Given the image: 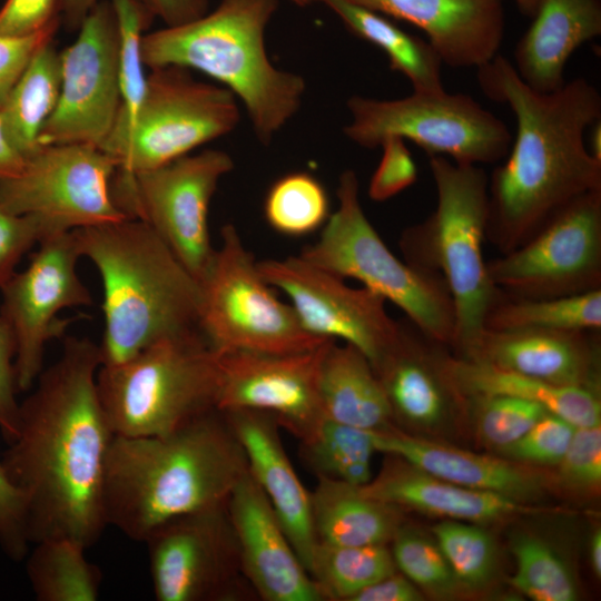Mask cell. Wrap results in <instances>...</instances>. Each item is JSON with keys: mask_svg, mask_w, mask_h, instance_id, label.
<instances>
[{"mask_svg": "<svg viewBox=\"0 0 601 601\" xmlns=\"http://www.w3.org/2000/svg\"><path fill=\"white\" fill-rule=\"evenodd\" d=\"M226 508L244 575L256 597L265 601H325L248 471Z\"/></svg>", "mask_w": 601, "mask_h": 601, "instance_id": "cell-20", "label": "cell"}, {"mask_svg": "<svg viewBox=\"0 0 601 601\" xmlns=\"http://www.w3.org/2000/svg\"><path fill=\"white\" fill-rule=\"evenodd\" d=\"M100 365L98 344L65 336L61 355L20 403L17 436L0 461L23 496L30 544L70 538L88 549L107 526L104 482L115 433L98 395Z\"/></svg>", "mask_w": 601, "mask_h": 601, "instance_id": "cell-1", "label": "cell"}, {"mask_svg": "<svg viewBox=\"0 0 601 601\" xmlns=\"http://www.w3.org/2000/svg\"><path fill=\"white\" fill-rule=\"evenodd\" d=\"M60 23L57 20L27 37L0 36V107L36 51L53 40Z\"/></svg>", "mask_w": 601, "mask_h": 601, "instance_id": "cell-49", "label": "cell"}, {"mask_svg": "<svg viewBox=\"0 0 601 601\" xmlns=\"http://www.w3.org/2000/svg\"><path fill=\"white\" fill-rule=\"evenodd\" d=\"M226 504L171 519L144 540L156 600L256 597L242 569Z\"/></svg>", "mask_w": 601, "mask_h": 601, "instance_id": "cell-15", "label": "cell"}, {"mask_svg": "<svg viewBox=\"0 0 601 601\" xmlns=\"http://www.w3.org/2000/svg\"><path fill=\"white\" fill-rule=\"evenodd\" d=\"M422 30L443 63L479 68L499 55L503 0H349Z\"/></svg>", "mask_w": 601, "mask_h": 601, "instance_id": "cell-22", "label": "cell"}, {"mask_svg": "<svg viewBox=\"0 0 601 601\" xmlns=\"http://www.w3.org/2000/svg\"><path fill=\"white\" fill-rule=\"evenodd\" d=\"M377 452L395 455L452 483L520 502L540 496L545 480L509 461L426 441L395 427L374 432Z\"/></svg>", "mask_w": 601, "mask_h": 601, "instance_id": "cell-26", "label": "cell"}, {"mask_svg": "<svg viewBox=\"0 0 601 601\" xmlns=\"http://www.w3.org/2000/svg\"><path fill=\"white\" fill-rule=\"evenodd\" d=\"M380 147L382 157L367 190L374 201H385L396 196L417 179V168L404 139L388 137Z\"/></svg>", "mask_w": 601, "mask_h": 601, "instance_id": "cell-45", "label": "cell"}, {"mask_svg": "<svg viewBox=\"0 0 601 601\" xmlns=\"http://www.w3.org/2000/svg\"><path fill=\"white\" fill-rule=\"evenodd\" d=\"M420 600H423V598L417 587L396 570L359 591L351 601Z\"/></svg>", "mask_w": 601, "mask_h": 601, "instance_id": "cell-51", "label": "cell"}, {"mask_svg": "<svg viewBox=\"0 0 601 601\" xmlns=\"http://www.w3.org/2000/svg\"><path fill=\"white\" fill-rule=\"evenodd\" d=\"M115 435L170 433L216 408L218 354L200 331L159 341L97 372Z\"/></svg>", "mask_w": 601, "mask_h": 601, "instance_id": "cell-7", "label": "cell"}, {"mask_svg": "<svg viewBox=\"0 0 601 601\" xmlns=\"http://www.w3.org/2000/svg\"><path fill=\"white\" fill-rule=\"evenodd\" d=\"M16 341L9 324L0 316V431L7 443L18 433L20 402L14 371Z\"/></svg>", "mask_w": 601, "mask_h": 601, "instance_id": "cell-48", "label": "cell"}, {"mask_svg": "<svg viewBox=\"0 0 601 601\" xmlns=\"http://www.w3.org/2000/svg\"><path fill=\"white\" fill-rule=\"evenodd\" d=\"M338 206L317 242L299 256L342 278H354L368 290L392 302L430 336L451 346L455 312L444 279L396 257L366 217L354 170L343 171Z\"/></svg>", "mask_w": 601, "mask_h": 601, "instance_id": "cell-8", "label": "cell"}, {"mask_svg": "<svg viewBox=\"0 0 601 601\" xmlns=\"http://www.w3.org/2000/svg\"><path fill=\"white\" fill-rule=\"evenodd\" d=\"M98 1L99 0H61V23L70 32L78 31Z\"/></svg>", "mask_w": 601, "mask_h": 601, "instance_id": "cell-53", "label": "cell"}, {"mask_svg": "<svg viewBox=\"0 0 601 601\" xmlns=\"http://www.w3.org/2000/svg\"><path fill=\"white\" fill-rule=\"evenodd\" d=\"M329 8L356 37L381 49L390 68L402 73L415 92H440L442 60L427 40L401 29L388 17L349 0H315Z\"/></svg>", "mask_w": 601, "mask_h": 601, "instance_id": "cell-31", "label": "cell"}, {"mask_svg": "<svg viewBox=\"0 0 601 601\" xmlns=\"http://www.w3.org/2000/svg\"><path fill=\"white\" fill-rule=\"evenodd\" d=\"M335 339L316 348L288 354L217 351L220 412L252 410L270 415L299 442L324 421L319 372Z\"/></svg>", "mask_w": 601, "mask_h": 601, "instance_id": "cell-18", "label": "cell"}, {"mask_svg": "<svg viewBox=\"0 0 601 601\" xmlns=\"http://www.w3.org/2000/svg\"><path fill=\"white\" fill-rule=\"evenodd\" d=\"M61 0H6L0 9V36L27 37L61 20Z\"/></svg>", "mask_w": 601, "mask_h": 601, "instance_id": "cell-50", "label": "cell"}, {"mask_svg": "<svg viewBox=\"0 0 601 601\" xmlns=\"http://www.w3.org/2000/svg\"><path fill=\"white\" fill-rule=\"evenodd\" d=\"M233 168L229 154L205 149L150 169L117 168L110 191L117 207L149 226L199 283L216 250L208 227L210 201Z\"/></svg>", "mask_w": 601, "mask_h": 601, "instance_id": "cell-12", "label": "cell"}, {"mask_svg": "<svg viewBox=\"0 0 601 601\" xmlns=\"http://www.w3.org/2000/svg\"><path fill=\"white\" fill-rule=\"evenodd\" d=\"M325 417L367 431L393 426L390 404L370 359L357 347L336 341L328 346L319 372Z\"/></svg>", "mask_w": 601, "mask_h": 601, "instance_id": "cell-28", "label": "cell"}, {"mask_svg": "<svg viewBox=\"0 0 601 601\" xmlns=\"http://www.w3.org/2000/svg\"><path fill=\"white\" fill-rule=\"evenodd\" d=\"M26 157L14 147L7 136L0 119V178L18 174Z\"/></svg>", "mask_w": 601, "mask_h": 601, "instance_id": "cell-54", "label": "cell"}, {"mask_svg": "<svg viewBox=\"0 0 601 601\" xmlns=\"http://www.w3.org/2000/svg\"><path fill=\"white\" fill-rule=\"evenodd\" d=\"M589 135V151L598 160L601 161V119L595 121L591 127Z\"/></svg>", "mask_w": 601, "mask_h": 601, "instance_id": "cell-56", "label": "cell"}, {"mask_svg": "<svg viewBox=\"0 0 601 601\" xmlns=\"http://www.w3.org/2000/svg\"><path fill=\"white\" fill-rule=\"evenodd\" d=\"M533 21L513 52V67L533 90L548 93L565 83L569 58L601 35V0H540Z\"/></svg>", "mask_w": 601, "mask_h": 601, "instance_id": "cell-27", "label": "cell"}, {"mask_svg": "<svg viewBox=\"0 0 601 601\" xmlns=\"http://www.w3.org/2000/svg\"><path fill=\"white\" fill-rule=\"evenodd\" d=\"M486 267L493 285L512 297L601 289V189L570 203L522 245L486 262Z\"/></svg>", "mask_w": 601, "mask_h": 601, "instance_id": "cell-14", "label": "cell"}, {"mask_svg": "<svg viewBox=\"0 0 601 601\" xmlns=\"http://www.w3.org/2000/svg\"><path fill=\"white\" fill-rule=\"evenodd\" d=\"M27 267L1 287L0 316L16 341L14 371L19 392L29 391L43 370L48 342L65 337L72 319L59 313L92 305L89 289L77 273L81 257L73 231L45 237Z\"/></svg>", "mask_w": 601, "mask_h": 601, "instance_id": "cell-16", "label": "cell"}, {"mask_svg": "<svg viewBox=\"0 0 601 601\" xmlns=\"http://www.w3.org/2000/svg\"><path fill=\"white\" fill-rule=\"evenodd\" d=\"M52 234L57 233L43 220L12 214L0 205V289L16 273L23 255Z\"/></svg>", "mask_w": 601, "mask_h": 601, "instance_id": "cell-44", "label": "cell"}, {"mask_svg": "<svg viewBox=\"0 0 601 601\" xmlns=\"http://www.w3.org/2000/svg\"><path fill=\"white\" fill-rule=\"evenodd\" d=\"M436 206L423 221L404 229L398 245L406 263L439 274L453 300L451 347L467 358L485 332V318L500 290L483 255L486 239L489 176L479 165L428 156Z\"/></svg>", "mask_w": 601, "mask_h": 601, "instance_id": "cell-6", "label": "cell"}, {"mask_svg": "<svg viewBox=\"0 0 601 601\" xmlns=\"http://www.w3.org/2000/svg\"><path fill=\"white\" fill-rule=\"evenodd\" d=\"M390 543L396 569L418 589L442 598L456 593L461 585L436 542L402 523Z\"/></svg>", "mask_w": 601, "mask_h": 601, "instance_id": "cell-41", "label": "cell"}, {"mask_svg": "<svg viewBox=\"0 0 601 601\" xmlns=\"http://www.w3.org/2000/svg\"><path fill=\"white\" fill-rule=\"evenodd\" d=\"M447 347L407 317L397 319L394 337L372 364L393 423L437 425L466 402L449 373Z\"/></svg>", "mask_w": 601, "mask_h": 601, "instance_id": "cell-21", "label": "cell"}, {"mask_svg": "<svg viewBox=\"0 0 601 601\" xmlns=\"http://www.w3.org/2000/svg\"><path fill=\"white\" fill-rule=\"evenodd\" d=\"M600 331H485L465 359L555 385L599 392Z\"/></svg>", "mask_w": 601, "mask_h": 601, "instance_id": "cell-23", "label": "cell"}, {"mask_svg": "<svg viewBox=\"0 0 601 601\" xmlns=\"http://www.w3.org/2000/svg\"><path fill=\"white\" fill-rule=\"evenodd\" d=\"M264 216L277 233L299 237L325 225L331 203L323 184L309 173H289L269 187L264 200Z\"/></svg>", "mask_w": 601, "mask_h": 601, "instance_id": "cell-37", "label": "cell"}, {"mask_svg": "<svg viewBox=\"0 0 601 601\" xmlns=\"http://www.w3.org/2000/svg\"><path fill=\"white\" fill-rule=\"evenodd\" d=\"M278 0H220L200 18L145 33L141 58L149 69L198 70L228 89L244 106L256 138L268 145L297 114L305 79L277 68L265 45Z\"/></svg>", "mask_w": 601, "mask_h": 601, "instance_id": "cell-5", "label": "cell"}, {"mask_svg": "<svg viewBox=\"0 0 601 601\" xmlns=\"http://www.w3.org/2000/svg\"><path fill=\"white\" fill-rule=\"evenodd\" d=\"M109 2L119 32L121 107L111 129L115 131L131 124L142 101L147 75L141 58V39L155 17L139 0H109Z\"/></svg>", "mask_w": 601, "mask_h": 601, "instance_id": "cell-38", "label": "cell"}, {"mask_svg": "<svg viewBox=\"0 0 601 601\" xmlns=\"http://www.w3.org/2000/svg\"><path fill=\"white\" fill-rule=\"evenodd\" d=\"M346 106L351 120L343 131L366 149L380 147L388 137H398L414 142L428 156L482 165L503 159L513 140L500 118L463 92L413 91L391 100L354 95Z\"/></svg>", "mask_w": 601, "mask_h": 601, "instance_id": "cell-11", "label": "cell"}, {"mask_svg": "<svg viewBox=\"0 0 601 601\" xmlns=\"http://www.w3.org/2000/svg\"><path fill=\"white\" fill-rule=\"evenodd\" d=\"M60 88V51L50 41L36 51L0 107L3 129L24 157L39 147L40 131L58 104Z\"/></svg>", "mask_w": 601, "mask_h": 601, "instance_id": "cell-32", "label": "cell"}, {"mask_svg": "<svg viewBox=\"0 0 601 601\" xmlns=\"http://www.w3.org/2000/svg\"><path fill=\"white\" fill-rule=\"evenodd\" d=\"M484 326L485 331H600L601 289L544 298L512 297L500 290Z\"/></svg>", "mask_w": 601, "mask_h": 601, "instance_id": "cell-34", "label": "cell"}, {"mask_svg": "<svg viewBox=\"0 0 601 601\" xmlns=\"http://www.w3.org/2000/svg\"><path fill=\"white\" fill-rule=\"evenodd\" d=\"M240 442L248 472L267 497L289 542L309 572L317 543L311 492L298 479L282 443L278 424L268 414L236 410L223 412Z\"/></svg>", "mask_w": 601, "mask_h": 601, "instance_id": "cell-24", "label": "cell"}, {"mask_svg": "<svg viewBox=\"0 0 601 601\" xmlns=\"http://www.w3.org/2000/svg\"><path fill=\"white\" fill-rule=\"evenodd\" d=\"M27 554L26 572L38 601H96L101 570L86 558L87 548L70 538L45 539Z\"/></svg>", "mask_w": 601, "mask_h": 601, "instance_id": "cell-33", "label": "cell"}, {"mask_svg": "<svg viewBox=\"0 0 601 601\" xmlns=\"http://www.w3.org/2000/svg\"><path fill=\"white\" fill-rule=\"evenodd\" d=\"M29 545L23 496L0 461V548L11 561L20 562L26 559Z\"/></svg>", "mask_w": 601, "mask_h": 601, "instance_id": "cell-47", "label": "cell"}, {"mask_svg": "<svg viewBox=\"0 0 601 601\" xmlns=\"http://www.w3.org/2000/svg\"><path fill=\"white\" fill-rule=\"evenodd\" d=\"M264 279L290 299L303 327L311 334L343 339L373 364L396 333L397 319L385 300L365 287L348 286L344 278L300 256L257 263Z\"/></svg>", "mask_w": 601, "mask_h": 601, "instance_id": "cell-19", "label": "cell"}, {"mask_svg": "<svg viewBox=\"0 0 601 601\" xmlns=\"http://www.w3.org/2000/svg\"><path fill=\"white\" fill-rule=\"evenodd\" d=\"M516 571L512 584L535 601H573L577 585L561 556L542 540L524 535L513 543Z\"/></svg>", "mask_w": 601, "mask_h": 601, "instance_id": "cell-39", "label": "cell"}, {"mask_svg": "<svg viewBox=\"0 0 601 601\" xmlns=\"http://www.w3.org/2000/svg\"><path fill=\"white\" fill-rule=\"evenodd\" d=\"M199 327L216 351L288 354L313 349L327 339L308 333L293 307L262 276L231 224L199 282Z\"/></svg>", "mask_w": 601, "mask_h": 601, "instance_id": "cell-10", "label": "cell"}, {"mask_svg": "<svg viewBox=\"0 0 601 601\" xmlns=\"http://www.w3.org/2000/svg\"><path fill=\"white\" fill-rule=\"evenodd\" d=\"M477 69L483 93L516 122L506 160L489 176L486 240L506 254L580 196L601 189V161L585 131L601 119V96L585 78L553 92L530 88L502 55Z\"/></svg>", "mask_w": 601, "mask_h": 601, "instance_id": "cell-2", "label": "cell"}, {"mask_svg": "<svg viewBox=\"0 0 601 601\" xmlns=\"http://www.w3.org/2000/svg\"><path fill=\"white\" fill-rule=\"evenodd\" d=\"M72 231L80 256L91 260L101 279L100 366L200 331L199 283L149 226L126 218Z\"/></svg>", "mask_w": 601, "mask_h": 601, "instance_id": "cell-4", "label": "cell"}, {"mask_svg": "<svg viewBox=\"0 0 601 601\" xmlns=\"http://www.w3.org/2000/svg\"><path fill=\"white\" fill-rule=\"evenodd\" d=\"M377 452L374 432L341 424L327 417L306 440L299 442V456L317 479L353 485L371 481L372 460Z\"/></svg>", "mask_w": 601, "mask_h": 601, "instance_id": "cell-35", "label": "cell"}, {"mask_svg": "<svg viewBox=\"0 0 601 601\" xmlns=\"http://www.w3.org/2000/svg\"><path fill=\"white\" fill-rule=\"evenodd\" d=\"M520 12L532 18L539 7L540 0H513Z\"/></svg>", "mask_w": 601, "mask_h": 601, "instance_id": "cell-57", "label": "cell"}, {"mask_svg": "<svg viewBox=\"0 0 601 601\" xmlns=\"http://www.w3.org/2000/svg\"><path fill=\"white\" fill-rule=\"evenodd\" d=\"M317 542L338 545L388 544L403 523V510L368 496L361 485L317 479L311 492Z\"/></svg>", "mask_w": 601, "mask_h": 601, "instance_id": "cell-29", "label": "cell"}, {"mask_svg": "<svg viewBox=\"0 0 601 601\" xmlns=\"http://www.w3.org/2000/svg\"><path fill=\"white\" fill-rule=\"evenodd\" d=\"M116 161L85 144L39 146L21 170L0 178V205L43 220L52 231L99 226L128 218L115 204Z\"/></svg>", "mask_w": 601, "mask_h": 601, "instance_id": "cell-13", "label": "cell"}, {"mask_svg": "<svg viewBox=\"0 0 601 601\" xmlns=\"http://www.w3.org/2000/svg\"><path fill=\"white\" fill-rule=\"evenodd\" d=\"M560 475L569 485L595 489L601 482V427H575L559 463Z\"/></svg>", "mask_w": 601, "mask_h": 601, "instance_id": "cell-46", "label": "cell"}, {"mask_svg": "<svg viewBox=\"0 0 601 601\" xmlns=\"http://www.w3.org/2000/svg\"><path fill=\"white\" fill-rule=\"evenodd\" d=\"M449 373L465 397L508 395L541 404L575 427L600 425L598 392L577 386L555 385L475 359L451 355Z\"/></svg>", "mask_w": 601, "mask_h": 601, "instance_id": "cell-30", "label": "cell"}, {"mask_svg": "<svg viewBox=\"0 0 601 601\" xmlns=\"http://www.w3.org/2000/svg\"><path fill=\"white\" fill-rule=\"evenodd\" d=\"M574 430L566 420L548 413L516 442L500 451L515 461L555 465L565 454Z\"/></svg>", "mask_w": 601, "mask_h": 601, "instance_id": "cell-43", "label": "cell"}, {"mask_svg": "<svg viewBox=\"0 0 601 601\" xmlns=\"http://www.w3.org/2000/svg\"><path fill=\"white\" fill-rule=\"evenodd\" d=\"M239 120L238 100L225 87L196 80L183 67L152 68L134 120L99 149L119 169H150L231 132Z\"/></svg>", "mask_w": 601, "mask_h": 601, "instance_id": "cell-9", "label": "cell"}, {"mask_svg": "<svg viewBox=\"0 0 601 601\" xmlns=\"http://www.w3.org/2000/svg\"><path fill=\"white\" fill-rule=\"evenodd\" d=\"M361 490L401 510L411 509L471 523L492 522L538 509L502 494L462 486L434 476L395 455Z\"/></svg>", "mask_w": 601, "mask_h": 601, "instance_id": "cell-25", "label": "cell"}, {"mask_svg": "<svg viewBox=\"0 0 601 601\" xmlns=\"http://www.w3.org/2000/svg\"><path fill=\"white\" fill-rule=\"evenodd\" d=\"M154 17L160 18L166 27L194 21L208 10V0H139Z\"/></svg>", "mask_w": 601, "mask_h": 601, "instance_id": "cell-52", "label": "cell"}, {"mask_svg": "<svg viewBox=\"0 0 601 601\" xmlns=\"http://www.w3.org/2000/svg\"><path fill=\"white\" fill-rule=\"evenodd\" d=\"M247 471L243 446L218 410L162 435H115L105 469L107 525L144 542L171 519L226 504Z\"/></svg>", "mask_w": 601, "mask_h": 601, "instance_id": "cell-3", "label": "cell"}, {"mask_svg": "<svg viewBox=\"0 0 601 601\" xmlns=\"http://www.w3.org/2000/svg\"><path fill=\"white\" fill-rule=\"evenodd\" d=\"M473 403L481 437L502 450L522 437L550 413L541 404L508 395L466 397Z\"/></svg>", "mask_w": 601, "mask_h": 601, "instance_id": "cell-42", "label": "cell"}, {"mask_svg": "<svg viewBox=\"0 0 601 601\" xmlns=\"http://www.w3.org/2000/svg\"><path fill=\"white\" fill-rule=\"evenodd\" d=\"M396 570L388 544L338 545L317 542L309 574L325 601H351L359 591Z\"/></svg>", "mask_w": 601, "mask_h": 601, "instance_id": "cell-36", "label": "cell"}, {"mask_svg": "<svg viewBox=\"0 0 601 601\" xmlns=\"http://www.w3.org/2000/svg\"><path fill=\"white\" fill-rule=\"evenodd\" d=\"M289 1L296 4L297 7H307L315 2V0H289Z\"/></svg>", "mask_w": 601, "mask_h": 601, "instance_id": "cell-58", "label": "cell"}, {"mask_svg": "<svg viewBox=\"0 0 601 601\" xmlns=\"http://www.w3.org/2000/svg\"><path fill=\"white\" fill-rule=\"evenodd\" d=\"M590 560L594 574L600 578L601 575V533L597 531L593 533L590 542Z\"/></svg>", "mask_w": 601, "mask_h": 601, "instance_id": "cell-55", "label": "cell"}, {"mask_svg": "<svg viewBox=\"0 0 601 601\" xmlns=\"http://www.w3.org/2000/svg\"><path fill=\"white\" fill-rule=\"evenodd\" d=\"M433 534L461 587L481 588L491 580L496 551L486 531L471 522L445 520L433 526Z\"/></svg>", "mask_w": 601, "mask_h": 601, "instance_id": "cell-40", "label": "cell"}, {"mask_svg": "<svg viewBox=\"0 0 601 601\" xmlns=\"http://www.w3.org/2000/svg\"><path fill=\"white\" fill-rule=\"evenodd\" d=\"M77 32L76 41L60 51V95L38 146L100 148L119 114V32L109 0L96 3Z\"/></svg>", "mask_w": 601, "mask_h": 601, "instance_id": "cell-17", "label": "cell"}]
</instances>
